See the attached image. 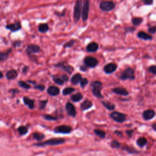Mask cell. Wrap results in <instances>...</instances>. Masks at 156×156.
Here are the masks:
<instances>
[{"label": "cell", "mask_w": 156, "mask_h": 156, "mask_svg": "<svg viewBox=\"0 0 156 156\" xmlns=\"http://www.w3.org/2000/svg\"><path fill=\"white\" fill-rule=\"evenodd\" d=\"M90 86L92 88V92L93 95L97 98H103V95L101 94V90L103 87L102 83L99 81H94L90 83Z\"/></svg>", "instance_id": "obj_1"}, {"label": "cell", "mask_w": 156, "mask_h": 156, "mask_svg": "<svg viewBox=\"0 0 156 156\" xmlns=\"http://www.w3.org/2000/svg\"><path fill=\"white\" fill-rule=\"evenodd\" d=\"M119 78L120 80H122V81L134 80L135 75H134V69L131 67L126 68L124 71H123L121 73Z\"/></svg>", "instance_id": "obj_2"}, {"label": "cell", "mask_w": 156, "mask_h": 156, "mask_svg": "<svg viewBox=\"0 0 156 156\" xmlns=\"http://www.w3.org/2000/svg\"><path fill=\"white\" fill-rule=\"evenodd\" d=\"M82 1L78 0L75 3L74 7V12H73V18L75 22H79L81 16H82Z\"/></svg>", "instance_id": "obj_3"}, {"label": "cell", "mask_w": 156, "mask_h": 156, "mask_svg": "<svg viewBox=\"0 0 156 156\" xmlns=\"http://www.w3.org/2000/svg\"><path fill=\"white\" fill-rule=\"evenodd\" d=\"M110 116L112 119H113L115 122L119 123H124L126 119V115L121 113L119 112L115 111L112 112L110 114Z\"/></svg>", "instance_id": "obj_4"}, {"label": "cell", "mask_w": 156, "mask_h": 156, "mask_svg": "<svg viewBox=\"0 0 156 156\" xmlns=\"http://www.w3.org/2000/svg\"><path fill=\"white\" fill-rule=\"evenodd\" d=\"M54 66L56 68H57L62 69V70H63L66 73H68L69 75H72V73L74 72V68L65 62H58V63H56L54 65Z\"/></svg>", "instance_id": "obj_5"}, {"label": "cell", "mask_w": 156, "mask_h": 156, "mask_svg": "<svg viewBox=\"0 0 156 156\" xmlns=\"http://www.w3.org/2000/svg\"><path fill=\"white\" fill-rule=\"evenodd\" d=\"M65 139L61 138H51L48 140H46L44 142L37 143L36 145L37 146H45V145H51V146H54V145H61L65 142Z\"/></svg>", "instance_id": "obj_6"}, {"label": "cell", "mask_w": 156, "mask_h": 156, "mask_svg": "<svg viewBox=\"0 0 156 156\" xmlns=\"http://www.w3.org/2000/svg\"><path fill=\"white\" fill-rule=\"evenodd\" d=\"M115 4L112 1H103L99 4V8L104 12H109L114 9Z\"/></svg>", "instance_id": "obj_7"}, {"label": "cell", "mask_w": 156, "mask_h": 156, "mask_svg": "<svg viewBox=\"0 0 156 156\" xmlns=\"http://www.w3.org/2000/svg\"><path fill=\"white\" fill-rule=\"evenodd\" d=\"M90 10V1L85 0L84 1L82 11V20L84 22H86L89 18V13Z\"/></svg>", "instance_id": "obj_8"}, {"label": "cell", "mask_w": 156, "mask_h": 156, "mask_svg": "<svg viewBox=\"0 0 156 156\" xmlns=\"http://www.w3.org/2000/svg\"><path fill=\"white\" fill-rule=\"evenodd\" d=\"M84 63L88 68H94L98 65V60L94 57L87 56L84 59Z\"/></svg>", "instance_id": "obj_9"}, {"label": "cell", "mask_w": 156, "mask_h": 156, "mask_svg": "<svg viewBox=\"0 0 156 156\" xmlns=\"http://www.w3.org/2000/svg\"><path fill=\"white\" fill-rule=\"evenodd\" d=\"M40 51V48L39 45L36 44H29L27 46L26 52L27 54L31 57L32 55L39 53Z\"/></svg>", "instance_id": "obj_10"}, {"label": "cell", "mask_w": 156, "mask_h": 156, "mask_svg": "<svg viewBox=\"0 0 156 156\" xmlns=\"http://www.w3.org/2000/svg\"><path fill=\"white\" fill-rule=\"evenodd\" d=\"M73 129L69 126L66 125H60L59 126L56 127L54 129V131L56 133H59V134H70L72 132Z\"/></svg>", "instance_id": "obj_11"}, {"label": "cell", "mask_w": 156, "mask_h": 156, "mask_svg": "<svg viewBox=\"0 0 156 156\" xmlns=\"http://www.w3.org/2000/svg\"><path fill=\"white\" fill-rule=\"evenodd\" d=\"M65 110L69 116H70L73 118L76 117V115H77L76 110L75 106L72 103H71L70 102H67L65 105Z\"/></svg>", "instance_id": "obj_12"}, {"label": "cell", "mask_w": 156, "mask_h": 156, "mask_svg": "<svg viewBox=\"0 0 156 156\" xmlns=\"http://www.w3.org/2000/svg\"><path fill=\"white\" fill-rule=\"evenodd\" d=\"M5 28L6 29L10 30L11 32H16V31H19L21 30L22 28V23L20 22L16 21V22H14L13 23L7 25L5 26Z\"/></svg>", "instance_id": "obj_13"}, {"label": "cell", "mask_w": 156, "mask_h": 156, "mask_svg": "<svg viewBox=\"0 0 156 156\" xmlns=\"http://www.w3.org/2000/svg\"><path fill=\"white\" fill-rule=\"evenodd\" d=\"M117 67L118 66L115 63H109L104 66L103 70L106 74L110 75L116 70Z\"/></svg>", "instance_id": "obj_14"}, {"label": "cell", "mask_w": 156, "mask_h": 156, "mask_svg": "<svg viewBox=\"0 0 156 156\" xmlns=\"http://www.w3.org/2000/svg\"><path fill=\"white\" fill-rule=\"evenodd\" d=\"M156 115L155 112L152 109H147L142 113V117L146 121H149L153 119Z\"/></svg>", "instance_id": "obj_15"}, {"label": "cell", "mask_w": 156, "mask_h": 156, "mask_svg": "<svg viewBox=\"0 0 156 156\" xmlns=\"http://www.w3.org/2000/svg\"><path fill=\"white\" fill-rule=\"evenodd\" d=\"M60 89L56 86L51 85L47 89V93L51 96H56L60 94Z\"/></svg>", "instance_id": "obj_16"}, {"label": "cell", "mask_w": 156, "mask_h": 156, "mask_svg": "<svg viewBox=\"0 0 156 156\" xmlns=\"http://www.w3.org/2000/svg\"><path fill=\"white\" fill-rule=\"evenodd\" d=\"M112 92L115 94L124 96H127L129 95V92L123 87H115L112 90Z\"/></svg>", "instance_id": "obj_17"}, {"label": "cell", "mask_w": 156, "mask_h": 156, "mask_svg": "<svg viewBox=\"0 0 156 156\" xmlns=\"http://www.w3.org/2000/svg\"><path fill=\"white\" fill-rule=\"evenodd\" d=\"M99 49V44L96 42H92L89 43L86 46V50L89 53H95Z\"/></svg>", "instance_id": "obj_18"}, {"label": "cell", "mask_w": 156, "mask_h": 156, "mask_svg": "<svg viewBox=\"0 0 156 156\" xmlns=\"http://www.w3.org/2000/svg\"><path fill=\"white\" fill-rule=\"evenodd\" d=\"M93 102L90 99H87L81 104L80 108L82 111H85L87 110L90 109L93 106Z\"/></svg>", "instance_id": "obj_19"}, {"label": "cell", "mask_w": 156, "mask_h": 156, "mask_svg": "<svg viewBox=\"0 0 156 156\" xmlns=\"http://www.w3.org/2000/svg\"><path fill=\"white\" fill-rule=\"evenodd\" d=\"M137 37L143 40H152L153 37L150 34H148L144 31H139L137 33Z\"/></svg>", "instance_id": "obj_20"}, {"label": "cell", "mask_w": 156, "mask_h": 156, "mask_svg": "<svg viewBox=\"0 0 156 156\" xmlns=\"http://www.w3.org/2000/svg\"><path fill=\"white\" fill-rule=\"evenodd\" d=\"M23 101L24 104L28 106L29 109L32 110L34 109V107H35V106H34V102H35V101L34 99H32L28 96H24L23 98Z\"/></svg>", "instance_id": "obj_21"}, {"label": "cell", "mask_w": 156, "mask_h": 156, "mask_svg": "<svg viewBox=\"0 0 156 156\" xmlns=\"http://www.w3.org/2000/svg\"><path fill=\"white\" fill-rule=\"evenodd\" d=\"M19 76L18 72L14 69L7 71L6 73V77L7 80H13L16 79Z\"/></svg>", "instance_id": "obj_22"}, {"label": "cell", "mask_w": 156, "mask_h": 156, "mask_svg": "<svg viewBox=\"0 0 156 156\" xmlns=\"http://www.w3.org/2000/svg\"><path fill=\"white\" fill-rule=\"evenodd\" d=\"M82 75L79 73H76L72 77L70 81L73 85H76L78 84L81 83V81H82Z\"/></svg>", "instance_id": "obj_23"}, {"label": "cell", "mask_w": 156, "mask_h": 156, "mask_svg": "<svg viewBox=\"0 0 156 156\" xmlns=\"http://www.w3.org/2000/svg\"><path fill=\"white\" fill-rule=\"evenodd\" d=\"M12 49L9 48L5 52H1L0 53V60L1 61H4L8 59L9 54L12 53Z\"/></svg>", "instance_id": "obj_24"}, {"label": "cell", "mask_w": 156, "mask_h": 156, "mask_svg": "<svg viewBox=\"0 0 156 156\" xmlns=\"http://www.w3.org/2000/svg\"><path fill=\"white\" fill-rule=\"evenodd\" d=\"M101 104L104 106L107 110L110 111H112L115 109V105L114 104H112L109 101H102Z\"/></svg>", "instance_id": "obj_25"}, {"label": "cell", "mask_w": 156, "mask_h": 156, "mask_svg": "<svg viewBox=\"0 0 156 156\" xmlns=\"http://www.w3.org/2000/svg\"><path fill=\"white\" fill-rule=\"evenodd\" d=\"M49 29V26L47 23H40L38 26V31L40 33H46Z\"/></svg>", "instance_id": "obj_26"}, {"label": "cell", "mask_w": 156, "mask_h": 156, "mask_svg": "<svg viewBox=\"0 0 156 156\" xmlns=\"http://www.w3.org/2000/svg\"><path fill=\"white\" fill-rule=\"evenodd\" d=\"M70 99L73 102H78L81 101L83 99V95H82L81 93L79 92V93L73 95L71 96Z\"/></svg>", "instance_id": "obj_27"}, {"label": "cell", "mask_w": 156, "mask_h": 156, "mask_svg": "<svg viewBox=\"0 0 156 156\" xmlns=\"http://www.w3.org/2000/svg\"><path fill=\"white\" fill-rule=\"evenodd\" d=\"M143 22V19L141 17H133L131 19V22L132 25L135 26H138L140 25Z\"/></svg>", "instance_id": "obj_28"}, {"label": "cell", "mask_w": 156, "mask_h": 156, "mask_svg": "<svg viewBox=\"0 0 156 156\" xmlns=\"http://www.w3.org/2000/svg\"><path fill=\"white\" fill-rule=\"evenodd\" d=\"M147 143V140L145 137H140L139 138H138V140H137V144L140 147H143L145 146Z\"/></svg>", "instance_id": "obj_29"}, {"label": "cell", "mask_w": 156, "mask_h": 156, "mask_svg": "<svg viewBox=\"0 0 156 156\" xmlns=\"http://www.w3.org/2000/svg\"><path fill=\"white\" fill-rule=\"evenodd\" d=\"M75 91V89L69 87H66L62 90V95L64 96H66L68 95H70L71 93H73Z\"/></svg>", "instance_id": "obj_30"}, {"label": "cell", "mask_w": 156, "mask_h": 156, "mask_svg": "<svg viewBox=\"0 0 156 156\" xmlns=\"http://www.w3.org/2000/svg\"><path fill=\"white\" fill-rule=\"evenodd\" d=\"M52 78H53V80L56 84L59 85H62L64 84L65 82L61 78V77H59L58 76H56V75H53L52 76Z\"/></svg>", "instance_id": "obj_31"}, {"label": "cell", "mask_w": 156, "mask_h": 156, "mask_svg": "<svg viewBox=\"0 0 156 156\" xmlns=\"http://www.w3.org/2000/svg\"><path fill=\"white\" fill-rule=\"evenodd\" d=\"M18 85L21 88H22L23 89L28 90L31 88V86L29 84H28L27 82H26L23 81H19L18 82Z\"/></svg>", "instance_id": "obj_32"}, {"label": "cell", "mask_w": 156, "mask_h": 156, "mask_svg": "<svg viewBox=\"0 0 156 156\" xmlns=\"http://www.w3.org/2000/svg\"><path fill=\"white\" fill-rule=\"evenodd\" d=\"M17 131H18L20 135H24L28 132V128L25 126H20L17 129Z\"/></svg>", "instance_id": "obj_33"}, {"label": "cell", "mask_w": 156, "mask_h": 156, "mask_svg": "<svg viewBox=\"0 0 156 156\" xmlns=\"http://www.w3.org/2000/svg\"><path fill=\"white\" fill-rule=\"evenodd\" d=\"M33 137L34 139H36L37 141H40L43 140L45 138V135L42 134V133H39V132H35L33 134Z\"/></svg>", "instance_id": "obj_34"}, {"label": "cell", "mask_w": 156, "mask_h": 156, "mask_svg": "<svg viewBox=\"0 0 156 156\" xmlns=\"http://www.w3.org/2000/svg\"><path fill=\"white\" fill-rule=\"evenodd\" d=\"M94 132L95 134L98 136L99 137L101 138H105L106 137V133L104 131H103L102 130H100V129H95L94 130Z\"/></svg>", "instance_id": "obj_35"}, {"label": "cell", "mask_w": 156, "mask_h": 156, "mask_svg": "<svg viewBox=\"0 0 156 156\" xmlns=\"http://www.w3.org/2000/svg\"><path fill=\"white\" fill-rule=\"evenodd\" d=\"M43 118L48 121H56L58 119V118L56 116H54L49 114H45L42 115Z\"/></svg>", "instance_id": "obj_36"}, {"label": "cell", "mask_w": 156, "mask_h": 156, "mask_svg": "<svg viewBox=\"0 0 156 156\" xmlns=\"http://www.w3.org/2000/svg\"><path fill=\"white\" fill-rule=\"evenodd\" d=\"M76 43V40H74V39H72L70 40V41H68V42L65 43L63 45V48L65 49V48H72L73 46V45L75 44Z\"/></svg>", "instance_id": "obj_37"}, {"label": "cell", "mask_w": 156, "mask_h": 156, "mask_svg": "<svg viewBox=\"0 0 156 156\" xmlns=\"http://www.w3.org/2000/svg\"><path fill=\"white\" fill-rule=\"evenodd\" d=\"M48 100V99H44V100H41L39 101V109L40 110H43L45 107L47 105Z\"/></svg>", "instance_id": "obj_38"}, {"label": "cell", "mask_w": 156, "mask_h": 156, "mask_svg": "<svg viewBox=\"0 0 156 156\" xmlns=\"http://www.w3.org/2000/svg\"><path fill=\"white\" fill-rule=\"evenodd\" d=\"M9 92L11 94V98H13L16 94L20 92V90L18 89H11L9 90Z\"/></svg>", "instance_id": "obj_39"}, {"label": "cell", "mask_w": 156, "mask_h": 156, "mask_svg": "<svg viewBox=\"0 0 156 156\" xmlns=\"http://www.w3.org/2000/svg\"><path fill=\"white\" fill-rule=\"evenodd\" d=\"M148 70L149 73H151L152 75H154L156 76V65H153L148 67Z\"/></svg>", "instance_id": "obj_40"}, {"label": "cell", "mask_w": 156, "mask_h": 156, "mask_svg": "<svg viewBox=\"0 0 156 156\" xmlns=\"http://www.w3.org/2000/svg\"><path fill=\"white\" fill-rule=\"evenodd\" d=\"M34 89L38 90L40 92H43L45 89V85H42V84H39V85H36L34 86Z\"/></svg>", "instance_id": "obj_41"}, {"label": "cell", "mask_w": 156, "mask_h": 156, "mask_svg": "<svg viewBox=\"0 0 156 156\" xmlns=\"http://www.w3.org/2000/svg\"><path fill=\"white\" fill-rule=\"evenodd\" d=\"M135 30H136V28L134 26H128V27L125 28V31L126 34L134 32L135 31Z\"/></svg>", "instance_id": "obj_42"}, {"label": "cell", "mask_w": 156, "mask_h": 156, "mask_svg": "<svg viewBox=\"0 0 156 156\" xmlns=\"http://www.w3.org/2000/svg\"><path fill=\"white\" fill-rule=\"evenodd\" d=\"M88 83H89L88 79H87V78H82V81H81V83H80L81 87L82 89H84L85 87L88 84Z\"/></svg>", "instance_id": "obj_43"}, {"label": "cell", "mask_w": 156, "mask_h": 156, "mask_svg": "<svg viewBox=\"0 0 156 156\" xmlns=\"http://www.w3.org/2000/svg\"><path fill=\"white\" fill-rule=\"evenodd\" d=\"M148 31L150 34H155L156 33V26H149L148 29Z\"/></svg>", "instance_id": "obj_44"}, {"label": "cell", "mask_w": 156, "mask_h": 156, "mask_svg": "<svg viewBox=\"0 0 156 156\" xmlns=\"http://www.w3.org/2000/svg\"><path fill=\"white\" fill-rule=\"evenodd\" d=\"M111 146L113 148H118L120 147V143L117 141H113L111 143Z\"/></svg>", "instance_id": "obj_45"}, {"label": "cell", "mask_w": 156, "mask_h": 156, "mask_svg": "<svg viewBox=\"0 0 156 156\" xmlns=\"http://www.w3.org/2000/svg\"><path fill=\"white\" fill-rule=\"evenodd\" d=\"M21 45H22V41H20V40H16L13 43V46L15 48L20 47L21 46Z\"/></svg>", "instance_id": "obj_46"}, {"label": "cell", "mask_w": 156, "mask_h": 156, "mask_svg": "<svg viewBox=\"0 0 156 156\" xmlns=\"http://www.w3.org/2000/svg\"><path fill=\"white\" fill-rule=\"evenodd\" d=\"M143 2L146 6H150L154 3V1L152 0H143Z\"/></svg>", "instance_id": "obj_47"}, {"label": "cell", "mask_w": 156, "mask_h": 156, "mask_svg": "<svg viewBox=\"0 0 156 156\" xmlns=\"http://www.w3.org/2000/svg\"><path fill=\"white\" fill-rule=\"evenodd\" d=\"M29 70V67L28 66H27V65L24 66V67L22 68V73H23V74L26 75L28 72Z\"/></svg>", "instance_id": "obj_48"}, {"label": "cell", "mask_w": 156, "mask_h": 156, "mask_svg": "<svg viewBox=\"0 0 156 156\" xmlns=\"http://www.w3.org/2000/svg\"><path fill=\"white\" fill-rule=\"evenodd\" d=\"M79 68H80V70L81 71H82V72H86L87 70V69L89 68L87 66H85V65H81V66H80V67H79Z\"/></svg>", "instance_id": "obj_49"}, {"label": "cell", "mask_w": 156, "mask_h": 156, "mask_svg": "<svg viewBox=\"0 0 156 156\" xmlns=\"http://www.w3.org/2000/svg\"><path fill=\"white\" fill-rule=\"evenodd\" d=\"M60 77H61V78L63 80V81H64L65 82H67V81H68V79H69V77H68L66 75H65V74L62 75Z\"/></svg>", "instance_id": "obj_50"}, {"label": "cell", "mask_w": 156, "mask_h": 156, "mask_svg": "<svg viewBox=\"0 0 156 156\" xmlns=\"http://www.w3.org/2000/svg\"><path fill=\"white\" fill-rule=\"evenodd\" d=\"M65 10H64V11H63L61 13L57 12H55V14L56 15H57V16H65Z\"/></svg>", "instance_id": "obj_51"}, {"label": "cell", "mask_w": 156, "mask_h": 156, "mask_svg": "<svg viewBox=\"0 0 156 156\" xmlns=\"http://www.w3.org/2000/svg\"><path fill=\"white\" fill-rule=\"evenodd\" d=\"M126 133L129 136V137H131L132 135V134L133 133V131L132 130H129V131H126Z\"/></svg>", "instance_id": "obj_52"}, {"label": "cell", "mask_w": 156, "mask_h": 156, "mask_svg": "<svg viewBox=\"0 0 156 156\" xmlns=\"http://www.w3.org/2000/svg\"><path fill=\"white\" fill-rule=\"evenodd\" d=\"M152 128L153 129L154 131H155L156 132V123H154L152 125Z\"/></svg>", "instance_id": "obj_53"}, {"label": "cell", "mask_w": 156, "mask_h": 156, "mask_svg": "<svg viewBox=\"0 0 156 156\" xmlns=\"http://www.w3.org/2000/svg\"><path fill=\"white\" fill-rule=\"evenodd\" d=\"M27 82L28 83H31L32 84H36V82L34 81H31V80H28Z\"/></svg>", "instance_id": "obj_54"}, {"label": "cell", "mask_w": 156, "mask_h": 156, "mask_svg": "<svg viewBox=\"0 0 156 156\" xmlns=\"http://www.w3.org/2000/svg\"><path fill=\"white\" fill-rule=\"evenodd\" d=\"M115 133L116 134L118 135H120V136L122 135V132L119 131H115Z\"/></svg>", "instance_id": "obj_55"}, {"label": "cell", "mask_w": 156, "mask_h": 156, "mask_svg": "<svg viewBox=\"0 0 156 156\" xmlns=\"http://www.w3.org/2000/svg\"><path fill=\"white\" fill-rule=\"evenodd\" d=\"M0 74H1V76H0V78L3 79V73L2 72H0Z\"/></svg>", "instance_id": "obj_56"}]
</instances>
